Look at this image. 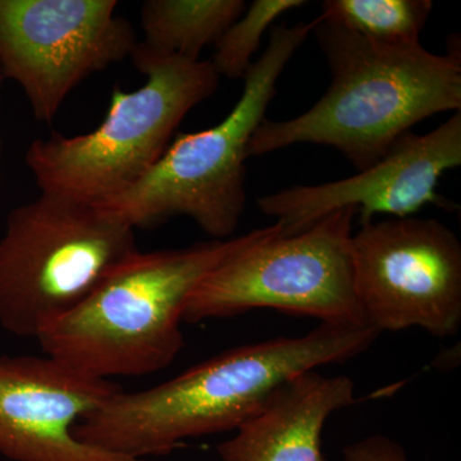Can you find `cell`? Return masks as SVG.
Wrapping results in <instances>:
<instances>
[{
  "label": "cell",
  "instance_id": "1",
  "mask_svg": "<svg viewBox=\"0 0 461 461\" xmlns=\"http://www.w3.org/2000/svg\"><path fill=\"white\" fill-rule=\"evenodd\" d=\"M379 333L371 326L321 323L299 338L230 348L158 386L121 390L80 421L75 436L133 459L171 454L185 439L238 429L288 379L353 359Z\"/></svg>",
  "mask_w": 461,
  "mask_h": 461
},
{
  "label": "cell",
  "instance_id": "2",
  "mask_svg": "<svg viewBox=\"0 0 461 461\" xmlns=\"http://www.w3.org/2000/svg\"><path fill=\"white\" fill-rule=\"evenodd\" d=\"M330 71L329 90L305 113L264 120L248 156L295 144L336 149L357 169L375 165L414 124L461 109L460 48L445 56L421 44H379L315 18Z\"/></svg>",
  "mask_w": 461,
  "mask_h": 461
},
{
  "label": "cell",
  "instance_id": "3",
  "mask_svg": "<svg viewBox=\"0 0 461 461\" xmlns=\"http://www.w3.org/2000/svg\"><path fill=\"white\" fill-rule=\"evenodd\" d=\"M285 233L284 224L275 222L186 249L138 250L36 339L42 353L91 377L163 371L184 348L181 323L200 282L240 251Z\"/></svg>",
  "mask_w": 461,
  "mask_h": 461
},
{
  "label": "cell",
  "instance_id": "4",
  "mask_svg": "<svg viewBox=\"0 0 461 461\" xmlns=\"http://www.w3.org/2000/svg\"><path fill=\"white\" fill-rule=\"evenodd\" d=\"M131 57L147 81L131 93L114 86L99 127L30 145L26 165L41 191L96 205L122 195L157 165L185 115L220 85L211 60L159 56L138 44Z\"/></svg>",
  "mask_w": 461,
  "mask_h": 461
},
{
  "label": "cell",
  "instance_id": "5",
  "mask_svg": "<svg viewBox=\"0 0 461 461\" xmlns=\"http://www.w3.org/2000/svg\"><path fill=\"white\" fill-rule=\"evenodd\" d=\"M314 26L315 20L273 27L262 57L244 76L239 102L222 122L178 136L139 184L100 206L133 230L187 215L212 238H230L247 204L249 142L266 120L285 67Z\"/></svg>",
  "mask_w": 461,
  "mask_h": 461
},
{
  "label": "cell",
  "instance_id": "6",
  "mask_svg": "<svg viewBox=\"0 0 461 461\" xmlns=\"http://www.w3.org/2000/svg\"><path fill=\"white\" fill-rule=\"evenodd\" d=\"M138 250L135 230L102 206L41 191L0 238V326L38 339Z\"/></svg>",
  "mask_w": 461,
  "mask_h": 461
},
{
  "label": "cell",
  "instance_id": "7",
  "mask_svg": "<svg viewBox=\"0 0 461 461\" xmlns=\"http://www.w3.org/2000/svg\"><path fill=\"white\" fill-rule=\"evenodd\" d=\"M355 214L339 209L302 232L263 240L229 258L193 291L184 321L276 309L332 326L368 327L355 290Z\"/></svg>",
  "mask_w": 461,
  "mask_h": 461
},
{
  "label": "cell",
  "instance_id": "8",
  "mask_svg": "<svg viewBox=\"0 0 461 461\" xmlns=\"http://www.w3.org/2000/svg\"><path fill=\"white\" fill-rule=\"evenodd\" d=\"M355 290L369 326L420 327L436 338L461 324V244L438 220L360 224L351 239Z\"/></svg>",
  "mask_w": 461,
  "mask_h": 461
},
{
  "label": "cell",
  "instance_id": "9",
  "mask_svg": "<svg viewBox=\"0 0 461 461\" xmlns=\"http://www.w3.org/2000/svg\"><path fill=\"white\" fill-rule=\"evenodd\" d=\"M115 0H0V68L25 91L36 120L50 123L85 78L136 47Z\"/></svg>",
  "mask_w": 461,
  "mask_h": 461
},
{
  "label": "cell",
  "instance_id": "10",
  "mask_svg": "<svg viewBox=\"0 0 461 461\" xmlns=\"http://www.w3.org/2000/svg\"><path fill=\"white\" fill-rule=\"evenodd\" d=\"M461 165V112L424 135L408 132L368 168L344 180L294 186L257 200L262 213L284 224L286 235L302 232L339 209L351 208L360 224L378 214L412 217L427 205L456 208L437 193L445 172Z\"/></svg>",
  "mask_w": 461,
  "mask_h": 461
},
{
  "label": "cell",
  "instance_id": "11",
  "mask_svg": "<svg viewBox=\"0 0 461 461\" xmlns=\"http://www.w3.org/2000/svg\"><path fill=\"white\" fill-rule=\"evenodd\" d=\"M122 390L48 357H0V454L14 461H149L85 444L75 427Z\"/></svg>",
  "mask_w": 461,
  "mask_h": 461
},
{
  "label": "cell",
  "instance_id": "12",
  "mask_svg": "<svg viewBox=\"0 0 461 461\" xmlns=\"http://www.w3.org/2000/svg\"><path fill=\"white\" fill-rule=\"evenodd\" d=\"M354 402L350 378L302 373L276 388L232 438L217 446V453L223 461H327L324 424Z\"/></svg>",
  "mask_w": 461,
  "mask_h": 461
},
{
  "label": "cell",
  "instance_id": "13",
  "mask_svg": "<svg viewBox=\"0 0 461 461\" xmlns=\"http://www.w3.org/2000/svg\"><path fill=\"white\" fill-rule=\"evenodd\" d=\"M247 9L244 0H149L141 9L142 50L200 60Z\"/></svg>",
  "mask_w": 461,
  "mask_h": 461
},
{
  "label": "cell",
  "instance_id": "14",
  "mask_svg": "<svg viewBox=\"0 0 461 461\" xmlns=\"http://www.w3.org/2000/svg\"><path fill=\"white\" fill-rule=\"evenodd\" d=\"M430 0H326L321 20L386 45L420 44Z\"/></svg>",
  "mask_w": 461,
  "mask_h": 461
},
{
  "label": "cell",
  "instance_id": "15",
  "mask_svg": "<svg viewBox=\"0 0 461 461\" xmlns=\"http://www.w3.org/2000/svg\"><path fill=\"white\" fill-rule=\"evenodd\" d=\"M303 0H256L221 36L211 60L217 74L224 77L244 78L253 65L251 58L259 50L264 33L286 12L302 8Z\"/></svg>",
  "mask_w": 461,
  "mask_h": 461
},
{
  "label": "cell",
  "instance_id": "16",
  "mask_svg": "<svg viewBox=\"0 0 461 461\" xmlns=\"http://www.w3.org/2000/svg\"><path fill=\"white\" fill-rule=\"evenodd\" d=\"M342 461H408L402 445L386 436H369L345 447Z\"/></svg>",
  "mask_w": 461,
  "mask_h": 461
},
{
  "label": "cell",
  "instance_id": "17",
  "mask_svg": "<svg viewBox=\"0 0 461 461\" xmlns=\"http://www.w3.org/2000/svg\"><path fill=\"white\" fill-rule=\"evenodd\" d=\"M5 76H3L2 68H0V85H2V80Z\"/></svg>",
  "mask_w": 461,
  "mask_h": 461
}]
</instances>
